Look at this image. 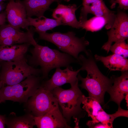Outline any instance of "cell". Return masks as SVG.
Listing matches in <instances>:
<instances>
[{"instance_id":"cell-26","label":"cell","mask_w":128,"mask_h":128,"mask_svg":"<svg viewBox=\"0 0 128 128\" xmlns=\"http://www.w3.org/2000/svg\"><path fill=\"white\" fill-rule=\"evenodd\" d=\"M6 14L5 11L0 13V26L5 24L6 21Z\"/></svg>"},{"instance_id":"cell-8","label":"cell","mask_w":128,"mask_h":128,"mask_svg":"<svg viewBox=\"0 0 128 128\" xmlns=\"http://www.w3.org/2000/svg\"><path fill=\"white\" fill-rule=\"evenodd\" d=\"M107 32L108 39L102 47L107 53L110 51L112 43L125 40L128 37V16L124 11L119 10L116 14L114 23Z\"/></svg>"},{"instance_id":"cell-31","label":"cell","mask_w":128,"mask_h":128,"mask_svg":"<svg viewBox=\"0 0 128 128\" xmlns=\"http://www.w3.org/2000/svg\"><path fill=\"white\" fill-rule=\"evenodd\" d=\"M5 5L3 2L0 3V12L5 9Z\"/></svg>"},{"instance_id":"cell-21","label":"cell","mask_w":128,"mask_h":128,"mask_svg":"<svg viewBox=\"0 0 128 128\" xmlns=\"http://www.w3.org/2000/svg\"><path fill=\"white\" fill-rule=\"evenodd\" d=\"M27 31L22 32L9 24H4L0 26V40L7 38H14L19 37L34 36L35 32L34 28L31 26L30 29L26 28Z\"/></svg>"},{"instance_id":"cell-17","label":"cell","mask_w":128,"mask_h":128,"mask_svg":"<svg viewBox=\"0 0 128 128\" xmlns=\"http://www.w3.org/2000/svg\"><path fill=\"white\" fill-rule=\"evenodd\" d=\"M26 9L27 17H37L44 16L50 5L57 0H24L22 1Z\"/></svg>"},{"instance_id":"cell-16","label":"cell","mask_w":128,"mask_h":128,"mask_svg":"<svg viewBox=\"0 0 128 128\" xmlns=\"http://www.w3.org/2000/svg\"><path fill=\"white\" fill-rule=\"evenodd\" d=\"M95 58L96 60L101 61L110 70H128V60L121 55L113 54L105 57L95 55Z\"/></svg>"},{"instance_id":"cell-35","label":"cell","mask_w":128,"mask_h":128,"mask_svg":"<svg viewBox=\"0 0 128 128\" xmlns=\"http://www.w3.org/2000/svg\"><path fill=\"white\" fill-rule=\"evenodd\" d=\"M0 68H1V65L0 64Z\"/></svg>"},{"instance_id":"cell-32","label":"cell","mask_w":128,"mask_h":128,"mask_svg":"<svg viewBox=\"0 0 128 128\" xmlns=\"http://www.w3.org/2000/svg\"><path fill=\"white\" fill-rule=\"evenodd\" d=\"M4 86V84L0 80V90L1 89V88L3 86ZM3 102V101L1 100L0 98V103H2Z\"/></svg>"},{"instance_id":"cell-6","label":"cell","mask_w":128,"mask_h":128,"mask_svg":"<svg viewBox=\"0 0 128 128\" xmlns=\"http://www.w3.org/2000/svg\"><path fill=\"white\" fill-rule=\"evenodd\" d=\"M42 77L30 75L18 83L3 86L0 90V98L4 102L10 100L26 103L41 86Z\"/></svg>"},{"instance_id":"cell-34","label":"cell","mask_w":128,"mask_h":128,"mask_svg":"<svg viewBox=\"0 0 128 128\" xmlns=\"http://www.w3.org/2000/svg\"><path fill=\"white\" fill-rule=\"evenodd\" d=\"M7 0H0V3L2 2L3 1H5Z\"/></svg>"},{"instance_id":"cell-10","label":"cell","mask_w":128,"mask_h":128,"mask_svg":"<svg viewBox=\"0 0 128 128\" xmlns=\"http://www.w3.org/2000/svg\"><path fill=\"white\" fill-rule=\"evenodd\" d=\"M115 13L109 9L103 0H97L89 5L83 6L81 10L79 22L81 23L86 20L87 14H91L96 16L104 18L107 23L105 27L109 29L114 23L116 15Z\"/></svg>"},{"instance_id":"cell-29","label":"cell","mask_w":128,"mask_h":128,"mask_svg":"<svg viewBox=\"0 0 128 128\" xmlns=\"http://www.w3.org/2000/svg\"><path fill=\"white\" fill-rule=\"evenodd\" d=\"M97 123L93 127V128H106V127L103 124L101 123Z\"/></svg>"},{"instance_id":"cell-3","label":"cell","mask_w":128,"mask_h":128,"mask_svg":"<svg viewBox=\"0 0 128 128\" xmlns=\"http://www.w3.org/2000/svg\"><path fill=\"white\" fill-rule=\"evenodd\" d=\"M78 81L68 89L58 87L51 91L57 99L62 110V115L68 124L72 117L79 119L85 115V111L81 107L83 94L78 87Z\"/></svg>"},{"instance_id":"cell-22","label":"cell","mask_w":128,"mask_h":128,"mask_svg":"<svg viewBox=\"0 0 128 128\" xmlns=\"http://www.w3.org/2000/svg\"><path fill=\"white\" fill-rule=\"evenodd\" d=\"M82 103L83 104L82 107L88 114V116L94 120L99 111L103 109L101 104L95 99L89 96H82Z\"/></svg>"},{"instance_id":"cell-7","label":"cell","mask_w":128,"mask_h":128,"mask_svg":"<svg viewBox=\"0 0 128 128\" xmlns=\"http://www.w3.org/2000/svg\"><path fill=\"white\" fill-rule=\"evenodd\" d=\"M26 103L28 110L34 116H42L59 107L57 100L51 92L41 85Z\"/></svg>"},{"instance_id":"cell-11","label":"cell","mask_w":128,"mask_h":128,"mask_svg":"<svg viewBox=\"0 0 128 128\" xmlns=\"http://www.w3.org/2000/svg\"><path fill=\"white\" fill-rule=\"evenodd\" d=\"M81 70L80 69L76 71H73L69 66L63 70L59 67L56 68L51 78L42 82L41 85L51 91L55 88L65 84L69 83L72 86L78 81L77 76Z\"/></svg>"},{"instance_id":"cell-28","label":"cell","mask_w":128,"mask_h":128,"mask_svg":"<svg viewBox=\"0 0 128 128\" xmlns=\"http://www.w3.org/2000/svg\"><path fill=\"white\" fill-rule=\"evenodd\" d=\"M97 0H83V6L89 5Z\"/></svg>"},{"instance_id":"cell-15","label":"cell","mask_w":128,"mask_h":128,"mask_svg":"<svg viewBox=\"0 0 128 128\" xmlns=\"http://www.w3.org/2000/svg\"><path fill=\"white\" fill-rule=\"evenodd\" d=\"M30 45L25 43L9 46L0 45V63L24 58Z\"/></svg>"},{"instance_id":"cell-1","label":"cell","mask_w":128,"mask_h":128,"mask_svg":"<svg viewBox=\"0 0 128 128\" xmlns=\"http://www.w3.org/2000/svg\"><path fill=\"white\" fill-rule=\"evenodd\" d=\"M90 52L87 56V58L82 55L78 56V62L82 66L80 69L81 70H86L87 75L84 78L78 74L77 78L78 81L81 82L79 86L88 91L89 96L103 105L104 95L112 85L113 78L110 79L101 73Z\"/></svg>"},{"instance_id":"cell-27","label":"cell","mask_w":128,"mask_h":128,"mask_svg":"<svg viewBox=\"0 0 128 128\" xmlns=\"http://www.w3.org/2000/svg\"><path fill=\"white\" fill-rule=\"evenodd\" d=\"M6 117L5 115H0V128L5 127Z\"/></svg>"},{"instance_id":"cell-9","label":"cell","mask_w":128,"mask_h":128,"mask_svg":"<svg viewBox=\"0 0 128 128\" xmlns=\"http://www.w3.org/2000/svg\"><path fill=\"white\" fill-rule=\"evenodd\" d=\"M5 11L9 24L15 28L26 29L29 26L25 7L20 0H10Z\"/></svg>"},{"instance_id":"cell-12","label":"cell","mask_w":128,"mask_h":128,"mask_svg":"<svg viewBox=\"0 0 128 128\" xmlns=\"http://www.w3.org/2000/svg\"><path fill=\"white\" fill-rule=\"evenodd\" d=\"M38 128H70L59 107L39 116L34 117Z\"/></svg>"},{"instance_id":"cell-20","label":"cell","mask_w":128,"mask_h":128,"mask_svg":"<svg viewBox=\"0 0 128 128\" xmlns=\"http://www.w3.org/2000/svg\"><path fill=\"white\" fill-rule=\"evenodd\" d=\"M128 110H124L118 106L117 111L115 113L110 114L106 113L103 109L99 112L95 119L91 121L94 124L100 122L106 128H113V123L114 119L118 117H128Z\"/></svg>"},{"instance_id":"cell-4","label":"cell","mask_w":128,"mask_h":128,"mask_svg":"<svg viewBox=\"0 0 128 128\" xmlns=\"http://www.w3.org/2000/svg\"><path fill=\"white\" fill-rule=\"evenodd\" d=\"M39 35V39L51 42L56 45L59 49L73 57L77 60L79 54L84 52L87 55L89 51L86 47L89 42L83 37L79 38L72 31L63 33L59 32L48 33L35 30Z\"/></svg>"},{"instance_id":"cell-33","label":"cell","mask_w":128,"mask_h":128,"mask_svg":"<svg viewBox=\"0 0 128 128\" xmlns=\"http://www.w3.org/2000/svg\"><path fill=\"white\" fill-rule=\"evenodd\" d=\"M57 0L58 1V2L59 3L60 2V1L61 0H64L65 1L68 2V1H69L70 0Z\"/></svg>"},{"instance_id":"cell-30","label":"cell","mask_w":128,"mask_h":128,"mask_svg":"<svg viewBox=\"0 0 128 128\" xmlns=\"http://www.w3.org/2000/svg\"><path fill=\"white\" fill-rule=\"evenodd\" d=\"M73 118L75 119V128H79L78 123L79 121V119L77 118Z\"/></svg>"},{"instance_id":"cell-2","label":"cell","mask_w":128,"mask_h":128,"mask_svg":"<svg viewBox=\"0 0 128 128\" xmlns=\"http://www.w3.org/2000/svg\"><path fill=\"white\" fill-rule=\"evenodd\" d=\"M33 46L30 50L32 55L29 56L28 64L34 67L38 66L40 67L42 79L47 78L49 72L54 69L67 67L72 63L78 62L71 55L61 52L57 50L40 45L37 43Z\"/></svg>"},{"instance_id":"cell-25","label":"cell","mask_w":128,"mask_h":128,"mask_svg":"<svg viewBox=\"0 0 128 128\" xmlns=\"http://www.w3.org/2000/svg\"><path fill=\"white\" fill-rule=\"evenodd\" d=\"M111 8H114L117 3L119 4L118 8L120 10H126L128 9V0H111Z\"/></svg>"},{"instance_id":"cell-23","label":"cell","mask_w":128,"mask_h":128,"mask_svg":"<svg viewBox=\"0 0 128 128\" xmlns=\"http://www.w3.org/2000/svg\"><path fill=\"white\" fill-rule=\"evenodd\" d=\"M80 23L81 28L86 31L94 32L101 29L107 23L104 18L95 16Z\"/></svg>"},{"instance_id":"cell-18","label":"cell","mask_w":128,"mask_h":128,"mask_svg":"<svg viewBox=\"0 0 128 128\" xmlns=\"http://www.w3.org/2000/svg\"><path fill=\"white\" fill-rule=\"evenodd\" d=\"M34 116L30 112L21 116L14 114L6 117L5 124L9 128H32L36 125Z\"/></svg>"},{"instance_id":"cell-14","label":"cell","mask_w":128,"mask_h":128,"mask_svg":"<svg viewBox=\"0 0 128 128\" xmlns=\"http://www.w3.org/2000/svg\"><path fill=\"white\" fill-rule=\"evenodd\" d=\"M121 75L118 77H113L114 85L107 92L110 95L109 101H113L120 106L122 101L128 94V70L122 71Z\"/></svg>"},{"instance_id":"cell-24","label":"cell","mask_w":128,"mask_h":128,"mask_svg":"<svg viewBox=\"0 0 128 128\" xmlns=\"http://www.w3.org/2000/svg\"><path fill=\"white\" fill-rule=\"evenodd\" d=\"M110 50L113 54L122 55L126 58L128 56V45L125 40L118 41L111 46Z\"/></svg>"},{"instance_id":"cell-5","label":"cell","mask_w":128,"mask_h":128,"mask_svg":"<svg viewBox=\"0 0 128 128\" xmlns=\"http://www.w3.org/2000/svg\"><path fill=\"white\" fill-rule=\"evenodd\" d=\"M0 64V80L7 85L18 83L30 75L39 76L41 74V69L30 66L25 57L14 61H3Z\"/></svg>"},{"instance_id":"cell-13","label":"cell","mask_w":128,"mask_h":128,"mask_svg":"<svg viewBox=\"0 0 128 128\" xmlns=\"http://www.w3.org/2000/svg\"><path fill=\"white\" fill-rule=\"evenodd\" d=\"M77 9L76 4L66 5L59 3L57 7L54 9L52 17L63 23L77 28H81V24L77 19L75 12Z\"/></svg>"},{"instance_id":"cell-19","label":"cell","mask_w":128,"mask_h":128,"mask_svg":"<svg viewBox=\"0 0 128 128\" xmlns=\"http://www.w3.org/2000/svg\"><path fill=\"white\" fill-rule=\"evenodd\" d=\"M27 18L29 26H33L35 30L41 32H46L57 26L64 25L58 20L47 18L44 16L36 18Z\"/></svg>"}]
</instances>
